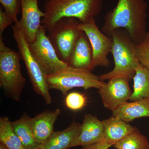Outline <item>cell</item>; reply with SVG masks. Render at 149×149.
Returning <instances> with one entry per match:
<instances>
[{
  "instance_id": "1",
  "label": "cell",
  "mask_w": 149,
  "mask_h": 149,
  "mask_svg": "<svg viewBox=\"0 0 149 149\" xmlns=\"http://www.w3.org/2000/svg\"><path fill=\"white\" fill-rule=\"evenodd\" d=\"M148 4L145 0H117L115 7L107 13L102 31L110 37L116 29H125L136 44L147 32Z\"/></svg>"
},
{
  "instance_id": "2",
  "label": "cell",
  "mask_w": 149,
  "mask_h": 149,
  "mask_svg": "<svg viewBox=\"0 0 149 149\" xmlns=\"http://www.w3.org/2000/svg\"><path fill=\"white\" fill-rule=\"evenodd\" d=\"M103 0H49L44 6L42 24L49 31L57 22L65 17L77 19L85 23L100 13Z\"/></svg>"
},
{
  "instance_id": "3",
  "label": "cell",
  "mask_w": 149,
  "mask_h": 149,
  "mask_svg": "<svg viewBox=\"0 0 149 149\" xmlns=\"http://www.w3.org/2000/svg\"><path fill=\"white\" fill-rule=\"evenodd\" d=\"M112 41L111 53L114 66L111 71L100 75L102 81L116 77H123L130 80L136 73L140 64L136 51V44L125 30L116 29L110 36Z\"/></svg>"
},
{
  "instance_id": "4",
  "label": "cell",
  "mask_w": 149,
  "mask_h": 149,
  "mask_svg": "<svg viewBox=\"0 0 149 149\" xmlns=\"http://www.w3.org/2000/svg\"><path fill=\"white\" fill-rule=\"evenodd\" d=\"M19 52L6 47L0 36V86L9 96L19 100L26 83L21 70Z\"/></svg>"
},
{
  "instance_id": "5",
  "label": "cell",
  "mask_w": 149,
  "mask_h": 149,
  "mask_svg": "<svg viewBox=\"0 0 149 149\" xmlns=\"http://www.w3.org/2000/svg\"><path fill=\"white\" fill-rule=\"evenodd\" d=\"M46 79L49 89L60 91L65 96L72 88H81L86 90L94 88L99 90L106 83L100 80V76L93 74L90 70L70 66L54 74L46 75Z\"/></svg>"
},
{
  "instance_id": "6",
  "label": "cell",
  "mask_w": 149,
  "mask_h": 149,
  "mask_svg": "<svg viewBox=\"0 0 149 149\" xmlns=\"http://www.w3.org/2000/svg\"><path fill=\"white\" fill-rule=\"evenodd\" d=\"M12 28L14 39L16 42L21 59L26 66L34 91L42 97L46 104H51L52 100L45 74L30 52L28 43L18 25L14 23Z\"/></svg>"
},
{
  "instance_id": "7",
  "label": "cell",
  "mask_w": 149,
  "mask_h": 149,
  "mask_svg": "<svg viewBox=\"0 0 149 149\" xmlns=\"http://www.w3.org/2000/svg\"><path fill=\"white\" fill-rule=\"evenodd\" d=\"M77 19H60L49 31L47 36L61 60L67 63L77 38L83 31L78 27Z\"/></svg>"
},
{
  "instance_id": "8",
  "label": "cell",
  "mask_w": 149,
  "mask_h": 149,
  "mask_svg": "<svg viewBox=\"0 0 149 149\" xmlns=\"http://www.w3.org/2000/svg\"><path fill=\"white\" fill-rule=\"evenodd\" d=\"M46 31L42 25L35 40L32 43H28V45L30 52L45 74L49 75L65 68L68 65L59 58Z\"/></svg>"
},
{
  "instance_id": "9",
  "label": "cell",
  "mask_w": 149,
  "mask_h": 149,
  "mask_svg": "<svg viewBox=\"0 0 149 149\" xmlns=\"http://www.w3.org/2000/svg\"><path fill=\"white\" fill-rule=\"evenodd\" d=\"M78 27L87 35L92 47L93 61L89 70L92 71L98 66L109 67L111 62L108 56L111 52V38L100 30L95 18L79 23Z\"/></svg>"
},
{
  "instance_id": "10",
  "label": "cell",
  "mask_w": 149,
  "mask_h": 149,
  "mask_svg": "<svg viewBox=\"0 0 149 149\" xmlns=\"http://www.w3.org/2000/svg\"><path fill=\"white\" fill-rule=\"evenodd\" d=\"M108 80L99 89L98 93L104 106L112 112L128 102L132 92L129 80L125 78L116 77Z\"/></svg>"
},
{
  "instance_id": "11",
  "label": "cell",
  "mask_w": 149,
  "mask_h": 149,
  "mask_svg": "<svg viewBox=\"0 0 149 149\" xmlns=\"http://www.w3.org/2000/svg\"><path fill=\"white\" fill-rule=\"evenodd\" d=\"M38 0H20L21 17L16 23L21 29L28 43H32L36 39L37 32L42 26L41 18L45 16L40 10Z\"/></svg>"
},
{
  "instance_id": "12",
  "label": "cell",
  "mask_w": 149,
  "mask_h": 149,
  "mask_svg": "<svg viewBox=\"0 0 149 149\" xmlns=\"http://www.w3.org/2000/svg\"><path fill=\"white\" fill-rule=\"evenodd\" d=\"M102 121L91 114L85 115L80 128V133L73 147H84L104 141Z\"/></svg>"
},
{
  "instance_id": "13",
  "label": "cell",
  "mask_w": 149,
  "mask_h": 149,
  "mask_svg": "<svg viewBox=\"0 0 149 149\" xmlns=\"http://www.w3.org/2000/svg\"><path fill=\"white\" fill-rule=\"evenodd\" d=\"M59 109L47 111L30 118V127L35 140L39 146L46 142L54 132V125L60 114Z\"/></svg>"
},
{
  "instance_id": "14",
  "label": "cell",
  "mask_w": 149,
  "mask_h": 149,
  "mask_svg": "<svg viewBox=\"0 0 149 149\" xmlns=\"http://www.w3.org/2000/svg\"><path fill=\"white\" fill-rule=\"evenodd\" d=\"M81 124L72 122L64 130L54 131L44 143L38 148L40 149H68L73 148L80 133Z\"/></svg>"
},
{
  "instance_id": "15",
  "label": "cell",
  "mask_w": 149,
  "mask_h": 149,
  "mask_svg": "<svg viewBox=\"0 0 149 149\" xmlns=\"http://www.w3.org/2000/svg\"><path fill=\"white\" fill-rule=\"evenodd\" d=\"M93 61V51L88 37L83 32L77 38L67 63L68 66L89 70Z\"/></svg>"
},
{
  "instance_id": "16",
  "label": "cell",
  "mask_w": 149,
  "mask_h": 149,
  "mask_svg": "<svg viewBox=\"0 0 149 149\" xmlns=\"http://www.w3.org/2000/svg\"><path fill=\"white\" fill-rule=\"evenodd\" d=\"M102 122L104 127V141L111 146H114L136 128L115 116H112L102 120Z\"/></svg>"
},
{
  "instance_id": "17",
  "label": "cell",
  "mask_w": 149,
  "mask_h": 149,
  "mask_svg": "<svg viewBox=\"0 0 149 149\" xmlns=\"http://www.w3.org/2000/svg\"><path fill=\"white\" fill-rule=\"evenodd\" d=\"M112 113L128 123L136 118L149 117V98L127 102L112 111Z\"/></svg>"
},
{
  "instance_id": "18",
  "label": "cell",
  "mask_w": 149,
  "mask_h": 149,
  "mask_svg": "<svg viewBox=\"0 0 149 149\" xmlns=\"http://www.w3.org/2000/svg\"><path fill=\"white\" fill-rule=\"evenodd\" d=\"M133 91L129 100L149 98V69L140 63L133 77Z\"/></svg>"
},
{
  "instance_id": "19",
  "label": "cell",
  "mask_w": 149,
  "mask_h": 149,
  "mask_svg": "<svg viewBox=\"0 0 149 149\" xmlns=\"http://www.w3.org/2000/svg\"><path fill=\"white\" fill-rule=\"evenodd\" d=\"M29 117L24 114L20 118L12 122L15 132L25 149H35L39 146L36 142L29 123Z\"/></svg>"
},
{
  "instance_id": "20",
  "label": "cell",
  "mask_w": 149,
  "mask_h": 149,
  "mask_svg": "<svg viewBox=\"0 0 149 149\" xmlns=\"http://www.w3.org/2000/svg\"><path fill=\"white\" fill-rule=\"evenodd\" d=\"M0 143L9 149H25L15 132L8 118H0Z\"/></svg>"
},
{
  "instance_id": "21",
  "label": "cell",
  "mask_w": 149,
  "mask_h": 149,
  "mask_svg": "<svg viewBox=\"0 0 149 149\" xmlns=\"http://www.w3.org/2000/svg\"><path fill=\"white\" fill-rule=\"evenodd\" d=\"M116 149H149L146 137L137 128L113 146Z\"/></svg>"
},
{
  "instance_id": "22",
  "label": "cell",
  "mask_w": 149,
  "mask_h": 149,
  "mask_svg": "<svg viewBox=\"0 0 149 149\" xmlns=\"http://www.w3.org/2000/svg\"><path fill=\"white\" fill-rule=\"evenodd\" d=\"M88 102V98L85 94L72 92L67 94L65 99V104L67 108L73 111L83 109Z\"/></svg>"
},
{
  "instance_id": "23",
  "label": "cell",
  "mask_w": 149,
  "mask_h": 149,
  "mask_svg": "<svg viewBox=\"0 0 149 149\" xmlns=\"http://www.w3.org/2000/svg\"><path fill=\"white\" fill-rule=\"evenodd\" d=\"M136 51L140 63L149 69V30L143 39L136 44Z\"/></svg>"
},
{
  "instance_id": "24",
  "label": "cell",
  "mask_w": 149,
  "mask_h": 149,
  "mask_svg": "<svg viewBox=\"0 0 149 149\" xmlns=\"http://www.w3.org/2000/svg\"><path fill=\"white\" fill-rule=\"evenodd\" d=\"M6 13L13 19L14 23L18 21L17 15L21 11L20 0H0Z\"/></svg>"
},
{
  "instance_id": "25",
  "label": "cell",
  "mask_w": 149,
  "mask_h": 149,
  "mask_svg": "<svg viewBox=\"0 0 149 149\" xmlns=\"http://www.w3.org/2000/svg\"><path fill=\"white\" fill-rule=\"evenodd\" d=\"M14 23L13 19L6 13L1 6L0 7V36L3 35V33L6 28L12 23Z\"/></svg>"
},
{
  "instance_id": "26",
  "label": "cell",
  "mask_w": 149,
  "mask_h": 149,
  "mask_svg": "<svg viewBox=\"0 0 149 149\" xmlns=\"http://www.w3.org/2000/svg\"><path fill=\"white\" fill-rule=\"evenodd\" d=\"M111 146L107 143L104 141L96 143L85 146L81 149H109Z\"/></svg>"
},
{
  "instance_id": "27",
  "label": "cell",
  "mask_w": 149,
  "mask_h": 149,
  "mask_svg": "<svg viewBox=\"0 0 149 149\" xmlns=\"http://www.w3.org/2000/svg\"><path fill=\"white\" fill-rule=\"evenodd\" d=\"M0 149H9L1 143H0Z\"/></svg>"
},
{
  "instance_id": "28",
  "label": "cell",
  "mask_w": 149,
  "mask_h": 149,
  "mask_svg": "<svg viewBox=\"0 0 149 149\" xmlns=\"http://www.w3.org/2000/svg\"><path fill=\"white\" fill-rule=\"evenodd\" d=\"M43 1H49V0H43Z\"/></svg>"
},
{
  "instance_id": "29",
  "label": "cell",
  "mask_w": 149,
  "mask_h": 149,
  "mask_svg": "<svg viewBox=\"0 0 149 149\" xmlns=\"http://www.w3.org/2000/svg\"><path fill=\"white\" fill-rule=\"evenodd\" d=\"M40 149L39 148H36V149Z\"/></svg>"
}]
</instances>
